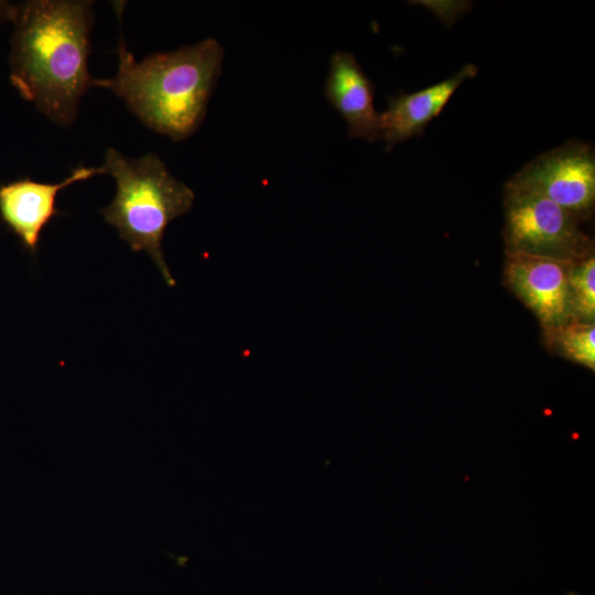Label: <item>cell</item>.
Here are the masks:
<instances>
[{"mask_svg": "<svg viewBox=\"0 0 595 595\" xmlns=\"http://www.w3.org/2000/svg\"><path fill=\"white\" fill-rule=\"evenodd\" d=\"M90 1L41 0L17 19L12 79L24 98L61 127L77 117L80 97L94 87L88 72Z\"/></svg>", "mask_w": 595, "mask_h": 595, "instance_id": "6da1fadb", "label": "cell"}, {"mask_svg": "<svg viewBox=\"0 0 595 595\" xmlns=\"http://www.w3.org/2000/svg\"><path fill=\"white\" fill-rule=\"evenodd\" d=\"M543 337L549 350L588 369H595V323L570 322Z\"/></svg>", "mask_w": 595, "mask_h": 595, "instance_id": "30bf717a", "label": "cell"}, {"mask_svg": "<svg viewBox=\"0 0 595 595\" xmlns=\"http://www.w3.org/2000/svg\"><path fill=\"white\" fill-rule=\"evenodd\" d=\"M324 93L345 119L349 138L369 142L381 139L380 113L374 107L375 85L353 53L337 51L331 56Z\"/></svg>", "mask_w": 595, "mask_h": 595, "instance_id": "ba28073f", "label": "cell"}, {"mask_svg": "<svg viewBox=\"0 0 595 595\" xmlns=\"http://www.w3.org/2000/svg\"><path fill=\"white\" fill-rule=\"evenodd\" d=\"M569 294L571 322L595 323V256L570 263Z\"/></svg>", "mask_w": 595, "mask_h": 595, "instance_id": "8fae6325", "label": "cell"}, {"mask_svg": "<svg viewBox=\"0 0 595 595\" xmlns=\"http://www.w3.org/2000/svg\"><path fill=\"white\" fill-rule=\"evenodd\" d=\"M478 73L475 64L464 65L456 74L421 90L401 93L388 99L387 109L380 113L381 138L389 152L397 144L421 136L426 126L437 117L455 90Z\"/></svg>", "mask_w": 595, "mask_h": 595, "instance_id": "9c48e42d", "label": "cell"}, {"mask_svg": "<svg viewBox=\"0 0 595 595\" xmlns=\"http://www.w3.org/2000/svg\"><path fill=\"white\" fill-rule=\"evenodd\" d=\"M508 183L550 199L580 223L589 219L595 204L593 148L571 140L533 159Z\"/></svg>", "mask_w": 595, "mask_h": 595, "instance_id": "5b68a950", "label": "cell"}, {"mask_svg": "<svg viewBox=\"0 0 595 595\" xmlns=\"http://www.w3.org/2000/svg\"><path fill=\"white\" fill-rule=\"evenodd\" d=\"M506 251L575 262L594 253V241L565 209L507 183L504 188Z\"/></svg>", "mask_w": 595, "mask_h": 595, "instance_id": "277c9868", "label": "cell"}, {"mask_svg": "<svg viewBox=\"0 0 595 595\" xmlns=\"http://www.w3.org/2000/svg\"><path fill=\"white\" fill-rule=\"evenodd\" d=\"M105 173L116 180L112 202L100 209L105 220L133 251L147 252L169 286L175 285L162 251L169 224L188 213L195 194L175 178L156 153L128 159L116 149L105 154Z\"/></svg>", "mask_w": 595, "mask_h": 595, "instance_id": "3957f363", "label": "cell"}, {"mask_svg": "<svg viewBox=\"0 0 595 595\" xmlns=\"http://www.w3.org/2000/svg\"><path fill=\"white\" fill-rule=\"evenodd\" d=\"M105 173L104 167H76L60 183L50 184L30 178L0 187V216L19 237L24 248L35 253L43 229L62 213L56 207L57 194L68 185Z\"/></svg>", "mask_w": 595, "mask_h": 595, "instance_id": "52a82bcc", "label": "cell"}, {"mask_svg": "<svg viewBox=\"0 0 595 595\" xmlns=\"http://www.w3.org/2000/svg\"><path fill=\"white\" fill-rule=\"evenodd\" d=\"M118 58L117 74L95 78L94 86L112 90L147 127L174 141L199 128L221 72L224 48L217 40L137 62L120 36Z\"/></svg>", "mask_w": 595, "mask_h": 595, "instance_id": "7a4b0ae2", "label": "cell"}, {"mask_svg": "<svg viewBox=\"0 0 595 595\" xmlns=\"http://www.w3.org/2000/svg\"><path fill=\"white\" fill-rule=\"evenodd\" d=\"M570 263L506 251L504 283L534 314L543 336L571 322Z\"/></svg>", "mask_w": 595, "mask_h": 595, "instance_id": "8992f818", "label": "cell"}]
</instances>
